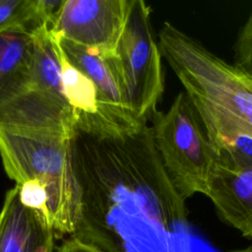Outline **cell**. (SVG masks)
I'll return each mask as SVG.
<instances>
[{
  "label": "cell",
  "instance_id": "9a60e30c",
  "mask_svg": "<svg viewBox=\"0 0 252 252\" xmlns=\"http://www.w3.org/2000/svg\"><path fill=\"white\" fill-rule=\"evenodd\" d=\"M233 65L252 79V13L237 32L233 43Z\"/></svg>",
  "mask_w": 252,
  "mask_h": 252
},
{
  "label": "cell",
  "instance_id": "30bf717a",
  "mask_svg": "<svg viewBox=\"0 0 252 252\" xmlns=\"http://www.w3.org/2000/svg\"><path fill=\"white\" fill-rule=\"evenodd\" d=\"M207 197L224 222L252 238V167L230 170L216 163Z\"/></svg>",
  "mask_w": 252,
  "mask_h": 252
},
{
  "label": "cell",
  "instance_id": "7c38bea8",
  "mask_svg": "<svg viewBox=\"0 0 252 252\" xmlns=\"http://www.w3.org/2000/svg\"><path fill=\"white\" fill-rule=\"evenodd\" d=\"M55 42L61 66L62 87L74 111L76 131L91 134L98 112L97 91L92 80L68 60L56 39Z\"/></svg>",
  "mask_w": 252,
  "mask_h": 252
},
{
  "label": "cell",
  "instance_id": "8fae6325",
  "mask_svg": "<svg viewBox=\"0 0 252 252\" xmlns=\"http://www.w3.org/2000/svg\"><path fill=\"white\" fill-rule=\"evenodd\" d=\"M36 33L15 28L0 33V106L21 94L32 76Z\"/></svg>",
  "mask_w": 252,
  "mask_h": 252
},
{
  "label": "cell",
  "instance_id": "4fadbf2b",
  "mask_svg": "<svg viewBox=\"0 0 252 252\" xmlns=\"http://www.w3.org/2000/svg\"><path fill=\"white\" fill-rule=\"evenodd\" d=\"M63 0H0V33L15 28L33 32L50 28Z\"/></svg>",
  "mask_w": 252,
  "mask_h": 252
},
{
  "label": "cell",
  "instance_id": "3957f363",
  "mask_svg": "<svg viewBox=\"0 0 252 252\" xmlns=\"http://www.w3.org/2000/svg\"><path fill=\"white\" fill-rule=\"evenodd\" d=\"M72 138L53 133L0 130V158L9 178L35 182L46 193L45 217L55 235L73 237L80 203L73 169Z\"/></svg>",
  "mask_w": 252,
  "mask_h": 252
},
{
  "label": "cell",
  "instance_id": "8992f818",
  "mask_svg": "<svg viewBox=\"0 0 252 252\" xmlns=\"http://www.w3.org/2000/svg\"><path fill=\"white\" fill-rule=\"evenodd\" d=\"M151 7L143 0H130L126 23L115 58L133 115L150 120L164 91L161 53L155 37Z\"/></svg>",
  "mask_w": 252,
  "mask_h": 252
},
{
  "label": "cell",
  "instance_id": "5bb4252c",
  "mask_svg": "<svg viewBox=\"0 0 252 252\" xmlns=\"http://www.w3.org/2000/svg\"><path fill=\"white\" fill-rule=\"evenodd\" d=\"M216 163L230 170L252 167V137L239 135L215 151Z\"/></svg>",
  "mask_w": 252,
  "mask_h": 252
},
{
  "label": "cell",
  "instance_id": "5b68a950",
  "mask_svg": "<svg viewBox=\"0 0 252 252\" xmlns=\"http://www.w3.org/2000/svg\"><path fill=\"white\" fill-rule=\"evenodd\" d=\"M0 130L53 133L72 138L76 119L63 91L56 42L49 30L36 33L32 76L28 87L0 106Z\"/></svg>",
  "mask_w": 252,
  "mask_h": 252
},
{
  "label": "cell",
  "instance_id": "6da1fadb",
  "mask_svg": "<svg viewBox=\"0 0 252 252\" xmlns=\"http://www.w3.org/2000/svg\"><path fill=\"white\" fill-rule=\"evenodd\" d=\"M73 169L79 220L73 237L106 252H162L163 236L187 223L149 122L117 137L76 131Z\"/></svg>",
  "mask_w": 252,
  "mask_h": 252
},
{
  "label": "cell",
  "instance_id": "ba28073f",
  "mask_svg": "<svg viewBox=\"0 0 252 252\" xmlns=\"http://www.w3.org/2000/svg\"><path fill=\"white\" fill-rule=\"evenodd\" d=\"M130 0H64L50 33L107 56H115Z\"/></svg>",
  "mask_w": 252,
  "mask_h": 252
},
{
  "label": "cell",
  "instance_id": "52a82bcc",
  "mask_svg": "<svg viewBox=\"0 0 252 252\" xmlns=\"http://www.w3.org/2000/svg\"><path fill=\"white\" fill-rule=\"evenodd\" d=\"M53 37L68 60L92 80L97 91V117L94 131L89 135L123 136L148 123L138 120L131 111L115 56L107 57L69 40Z\"/></svg>",
  "mask_w": 252,
  "mask_h": 252
},
{
  "label": "cell",
  "instance_id": "2e32d148",
  "mask_svg": "<svg viewBox=\"0 0 252 252\" xmlns=\"http://www.w3.org/2000/svg\"><path fill=\"white\" fill-rule=\"evenodd\" d=\"M56 252H106L99 247L81 240L79 238L70 237L62 243Z\"/></svg>",
  "mask_w": 252,
  "mask_h": 252
},
{
  "label": "cell",
  "instance_id": "e0dca14e",
  "mask_svg": "<svg viewBox=\"0 0 252 252\" xmlns=\"http://www.w3.org/2000/svg\"><path fill=\"white\" fill-rule=\"evenodd\" d=\"M227 252H252V245H249L245 248H239V249H231Z\"/></svg>",
  "mask_w": 252,
  "mask_h": 252
},
{
  "label": "cell",
  "instance_id": "9c48e42d",
  "mask_svg": "<svg viewBox=\"0 0 252 252\" xmlns=\"http://www.w3.org/2000/svg\"><path fill=\"white\" fill-rule=\"evenodd\" d=\"M55 232L45 216L25 205L15 185L0 211V252H53Z\"/></svg>",
  "mask_w": 252,
  "mask_h": 252
},
{
  "label": "cell",
  "instance_id": "7a4b0ae2",
  "mask_svg": "<svg viewBox=\"0 0 252 252\" xmlns=\"http://www.w3.org/2000/svg\"><path fill=\"white\" fill-rule=\"evenodd\" d=\"M158 43L193 103L214 151L236 136L252 137L249 76L170 22L160 27Z\"/></svg>",
  "mask_w": 252,
  "mask_h": 252
},
{
  "label": "cell",
  "instance_id": "277c9868",
  "mask_svg": "<svg viewBox=\"0 0 252 252\" xmlns=\"http://www.w3.org/2000/svg\"><path fill=\"white\" fill-rule=\"evenodd\" d=\"M155 145L179 195H208L216 168V155L204 125L186 93L179 92L166 111L150 117Z\"/></svg>",
  "mask_w": 252,
  "mask_h": 252
}]
</instances>
